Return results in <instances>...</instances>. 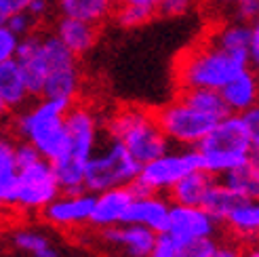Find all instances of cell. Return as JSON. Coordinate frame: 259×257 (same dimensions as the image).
I'll list each match as a JSON object with an SVG mask.
<instances>
[{
	"label": "cell",
	"mask_w": 259,
	"mask_h": 257,
	"mask_svg": "<svg viewBox=\"0 0 259 257\" xmlns=\"http://www.w3.org/2000/svg\"><path fill=\"white\" fill-rule=\"evenodd\" d=\"M200 169L213 177H224L251 158V141L240 114H228L217 120L196 146Z\"/></svg>",
	"instance_id": "cell-3"
},
{
	"label": "cell",
	"mask_w": 259,
	"mask_h": 257,
	"mask_svg": "<svg viewBox=\"0 0 259 257\" xmlns=\"http://www.w3.org/2000/svg\"><path fill=\"white\" fill-rule=\"evenodd\" d=\"M198 169H200V158L196 148H181V150L169 148L160 156L141 164L137 179L128 188H131L133 196L150 194V192L169 194V190L181 177Z\"/></svg>",
	"instance_id": "cell-6"
},
{
	"label": "cell",
	"mask_w": 259,
	"mask_h": 257,
	"mask_svg": "<svg viewBox=\"0 0 259 257\" xmlns=\"http://www.w3.org/2000/svg\"><path fill=\"white\" fill-rule=\"evenodd\" d=\"M42 156L38 154V150L30 144V141H19L15 144V162H17V169H25V166L34 164L36 160H40Z\"/></svg>",
	"instance_id": "cell-37"
},
{
	"label": "cell",
	"mask_w": 259,
	"mask_h": 257,
	"mask_svg": "<svg viewBox=\"0 0 259 257\" xmlns=\"http://www.w3.org/2000/svg\"><path fill=\"white\" fill-rule=\"evenodd\" d=\"M122 3H131V5H137V7L152 9V11H156V15H158V5H160V0H122Z\"/></svg>",
	"instance_id": "cell-43"
},
{
	"label": "cell",
	"mask_w": 259,
	"mask_h": 257,
	"mask_svg": "<svg viewBox=\"0 0 259 257\" xmlns=\"http://www.w3.org/2000/svg\"><path fill=\"white\" fill-rule=\"evenodd\" d=\"M141 164L116 139H110L91 154L84 166V190L97 194L103 190L131 186L139 175Z\"/></svg>",
	"instance_id": "cell-5"
},
{
	"label": "cell",
	"mask_w": 259,
	"mask_h": 257,
	"mask_svg": "<svg viewBox=\"0 0 259 257\" xmlns=\"http://www.w3.org/2000/svg\"><path fill=\"white\" fill-rule=\"evenodd\" d=\"M70 106V101L42 97L36 106L28 108L15 118V131L19 137L30 141L49 162L61 158L68 152L66 112Z\"/></svg>",
	"instance_id": "cell-2"
},
{
	"label": "cell",
	"mask_w": 259,
	"mask_h": 257,
	"mask_svg": "<svg viewBox=\"0 0 259 257\" xmlns=\"http://www.w3.org/2000/svg\"><path fill=\"white\" fill-rule=\"evenodd\" d=\"M177 97H181L192 108L209 114V116H213L217 120H222L224 116L230 114L224 99H222V93L213 91V89H179Z\"/></svg>",
	"instance_id": "cell-26"
},
{
	"label": "cell",
	"mask_w": 259,
	"mask_h": 257,
	"mask_svg": "<svg viewBox=\"0 0 259 257\" xmlns=\"http://www.w3.org/2000/svg\"><path fill=\"white\" fill-rule=\"evenodd\" d=\"M169 211H171V200L162 194H156V192L133 196V202L124 217V224H139L150 228L152 232L160 234L166 230Z\"/></svg>",
	"instance_id": "cell-14"
},
{
	"label": "cell",
	"mask_w": 259,
	"mask_h": 257,
	"mask_svg": "<svg viewBox=\"0 0 259 257\" xmlns=\"http://www.w3.org/2000/svg\"><path fill=\"white\" fill-rule=\"evenodd\" d=\"M101 238L108 245L122 249L128 257H148L156 240V232L139 224H118L101 228Z\"/></svg>",
	"instance_id": "cell-15"
},
{
	"label": "cell",
	"mask_w": 259,
	"mask_h": 257,
	"mask_svg": "<svg viewBox=\"0 0 259 257\" xmlns=\"http://www.w3.org/2000/svg\"><path fill=\"white\" fill-rule=\"evenodd\" d=\"M51 164H53V171H55L61 192H68V194L84 192V166H87V162L70 158V156H61Z\"/></svg>",
	"instance_id": "cell-27"
},
{
	"label": "cell",
	"mask_w": 259,
	"mask_h": 257,
	"mask_svg": "<svg viewBox=\"0 0 259 257\" xmlns=\"http://www.w3.org/2000/svg\"><path fill=\"white\" fill-rule=\"evenodd\" d=\"M36 23L38 21L30 15L28 11H19V13H13V15H9V19H7L5 25L15 36L23 38V36H28V34H32L36 30Z\"/></svg>",
	"instance_id": "cell-32"
},
{
	"label": "cell",
	"mask_w": 259,
	"mask_h": 257,
	"mask_svg": "<svg viewBox=\"0 0 259 257\" xmlns=\"http://www.w3.org/2000/svg\"><path fill=\"white\" fill-rule=\"evenodd\" d=\"M219 224L206 213L202 207H184V204H171L169 222L164 232L173 236L179 245L198 238H213L217 234Z\"/></svg>",
	"instance_id": "cell-11"
},
{
	"label": "cell",
	"mask_w": 259,
	"mask_h": 257,
	"mask_svg": "<svg viewBox=\"0 0 259 257\" xmlns=\"http://www.w3.org/2000/svg\"><path fill=\"white\" fill-rule=\"evenodd\" d=\"M30 5V0H0V9L7 15H13V13H19V11H25V7Z\"/></svg>",
	"instance_id": "cell-42"
},
{
	"label": "cell",
	"mask_w": 259,
	"mask_h": 257,
	"mask_svg": "<svg viewBox=\"0 0 259 257\" xmlns=\"http://www.w3.org/2000/svg\"><path fill=\"white\" fill-rule=\"evenodd\" d=\"M215 245H217L215 238H198V240L184 242L179 249V257H206Z\"/></svg>",
	"instance_id": "cell-35"
},
{
	"label": "cell",
	"mask_w": 259,
	"mask_h": 257,
	"mask_svg": "<svg viewBox=\"0 0 259 257\" xmlns=\"http://www.w3.org/2000/svg\"><path fill=\"white\" fill-rule=\"evenodd\" d=\"M80 87H82V76L78 68V59H72V61L59 63V66H53L49 70L40 97L63 99V101L74 104L80 93Z\"/></svg>",
	"instance_id": "cell-17"
},
{
	"label": "cell",
	"mask_w": 259,
	"mask_h": 257,
	"mask_svg": "<svg viewBox=\"0 0 259 257\" xmlns=\"http://www.w3.org/2000/svg\"><path fill=\"white\" fill-rule=\"evenodd\" d=\"M55 7L61 17L82 19L89 23H103L112 17L114 0H55Z\"/></svg>",
	"instance_id": "cell-24"
},
{
	"label": "cell",
	"mask_w": 259,
	"mask_h": 257,
	"mask_svg": "<svg viewBox=\"0 0 259 257\" xmlns=\"http://www.w3.org/2000/svg\"><path fill=\"white\" fill-rule=\"evenodd\" d=\"M112 15H114V21L118 28L135 30V28H141V25L150 23L156 17V11L146 9V7H137L131 3H118L116 9L112 11Z\"/></svg>",
	"instance_id": "cell-30"
},
{
	"label": "cell",
	"mask_w": 259,
	"mask_h": 257,
	"mask_svg": "<svg viewBox=\"0 0 259 257\" xmlns=\"http://www.w3.org/2000/svg\"><path fill=\"white\" fill-rule=\"evenodd\" d=\"M7 114H9V110H7V106L3 104V101H0V120H3V118L7 116Z\"/></svg>",
	"instance_id": "cell-45"
},
{
	"label": "cell",
	"mask_w": 259,
	"mask_h": 257,
	"mask_svg": "<svg viewBox=\"0 0 259 257\" xmlns=\"http://www.w3.org/2000/svg\"><path fill=\"white\" fill-rule=\"evenodd\" d=\"M93 202H95V194H91L87 190L76 192V194L59 192L40 213L45 217V222L55 228H61V230L80 228L89 224Z\"/></svg>",
	"instance_id": "cell-10"
},
{
	"label": "cell",
	"mask_w": 259,
	"mask_h": 257,
	"mask_svg": "<svg viewBox=\"0 0 259 257\" xmlns=\"http://www.w3.org/2000/svg\"><path fill=\"white\" fill-rule=\"evenodd\" d=\"M244 249L240 245H234V242H224V245H215L213 251L206 257H242Z\"/></svg>",
	"instance_id": "cell-41"
},
{
	"label": "cell",
	"mask_w": 259,
	"mask_h": 257,
	"mask_svg": "<svg viewBox=\"0 0 259 257\" xmlns=\"http://www.w3.org/2000/svg\"><path fill=\"white\" fill-rule=\"evenodd\" d=\"M53 0H30V5L25 7V11L30 13V15L36 19V21H45L51 11H53Z\"/></svg>",
	"instance_id": "cell-39"
},
{
	"label": "cell",
	"mask_w": 259,
	"mask_h": 257,
	"mask_svg": "<svg viewBox=\"0 0 259 257\" xmlns=\"http://www.w3.org/2000/svg\"><path fill=\"white\" fill-rule=\"evenodd\" d=\"M242 257H259V242L257 245H249L247 249H244Z\"/></svg>",
	"instance_id": "cell-44"
},
{
	"label": "cell",
	"mask_w": 259,
	"mask_h": 257,
	"mask_svg": "<svg viewBox=\"0 0 259 257\" xmlns=\"http://www.w3.org/2000/svg\"><path fill=\"white\" fill-rule=\"evenodd\" d=\"M17 162H15V144L13 139L0 135V202L15 207L17 194Z\"/></svg>",
	"instance_id": "cell-25"
},
{
	"label": "cell",
	"mask_w": 259,
	"mask_h": 257,
	"mask_svg": "<svg viewBox=\"0 0 259 257\" xmlns=\"http://www.w3.org/2000/svg\"><path fill=\"white\" fill-rule=\"evenodd\" d=\"M99 116L89 106L72 104L66 112L68 152L63 156L87 162L99 144Z\"/></svg>",
	"instance_id": "cell-9"
},
{
	"label": "cell",
	"mask_w": 259,
	"mask_h": 257,
	"mask_svg": "<svg viewBox=\"0 0 259 257\" xmlns=\"http://www.w3.org/2000/svg\"><path fill=\"white\" fill-rule=\"evenodd\" d=\"M209 5L222 13H230L236 21L251 23L259 17V0H209Z\"/></svg>",
	"instance_id": "cell-31"
},
{
	"label": "cell",
	"mask_w": 259,
	"mask_h": 257,
	"mask_svg": "<svg viewBox=\"0 0 259 257\" xmlns=\"http://www.w3.org/2000/svg\"><path fill=\"white\" fill-rule=\"evenodd\" d=\"M15 59L23 72V78H25V84H28L30 95L40 97L47 74H49V61H47L45 47H42V34L32 32L28 36L19 38Z\"/></svg>",
	"instance_id": "cell-12"
},
{
	"label": "cell",
	"mask_w": 259,
	"mask_h": 257,
	"mask_svg": "<svg viewBox=\"0 0 259 257\" xmlns=\"http://www.w3.org/2000/svg\"><path fill=\"white\" fill-rule=\"evenodd\" d=\"M131 202H133V192L128 186L97 192L89 224L99 230L124 224V217H126L128 207H131Z\"/></svg>",
	"instance_id": "cell-13"
},
{
	"label": "cell",
	"mask_w": 259,
	"mask_h": 257,
	"mask_svg": "<svg viewBox=\"0 0 259 257\" xmlns=\"http://www.w3.org/2000/svg\"><path fill=\"white\" fill-rule=\"evenodd\" d=\"M118 3H122V0H114V5H118Z\"/></svg>",
	"instance_id": "cell-47"
},
{
	"label": "cell",
	"mask_w": 259,
	"mask_h": 257,
	"mask_svg": "<svg viewBox=\"0 0 259 257\" xmlns=\"http://www.w3.org/2000/svg\"><path fill=\"white\" fill-rule=\"evenodd\" d=\"M251 68L249 55L230 53L209 38L190 47L175 63V80L179 89H213L219 91L242 70Z\"/></svg>",
	"instance_id": "cell-1"
},
{
	"label": "cell",
	"mask_w": 259,
	"mask_h": 257,
	"mask_svg": "<svg viewBox=\"0 0 259 257\" xmlns=\"http://www.w3.org/2000/svg\"><path fill=\"white\" fill-rule=\"evenodd\" d=\"M0 207H3V202H0Z\"/></svg>",
	"instance_id": "cell-48"
},
{
	"label": "cell",
	"mask_w": 259,
	"mask_h": 257,
	"mask_svg": "<svg viewBox=\"0 0 259 257\" xmlns=\"http://www.w3.org/2000/svg\"><path fill=\"white\" fill-rule=\"evenodd\" d=\"M192 7H194V0H160L158 15L181 17V15H186V13H190Z\"/></svg>",
	"instance_id": "cell-38"
},
{
	"label": "cell",
	"mask_w": 259,
	"mask_h": 257,
	"mask_svg": "<svg viewBox=\"0 0 259 257\" xmlns=\"http://www.w3.org/2000/svg\"><path fill=\"white\" fill-rule=\"evenodd\" d=\"M251 45H249V63L251 68L259 70V17H255L251 23Z\"/></svg>",
	"instance_id": "cell-40"
},
{
	"label": "cell",
	"mask_w": 259,
	"mask_h": 257,
	"mask_svg": "<svg viewBox=\"0 0 259 257\" xmlns=\"http://www.w3.org/2000/svg\"><path fill=\"white\" fill-rule=\"evenodd\" d=\"M59 40L63 42L74 57H82L93 49L99 40V25L89 23L82 19H72V17H59L55 23L53 32Z\"/></svg>",
	"instance_id": "cell-18"
},
{
	"label": "cell",
	"mask_w": 259,
	"mask_h": 257,
	"mask_svg": "<svg viewBox=\"0 0 259 257\" xmlns=\"http://www.w3.org/2000/svg\"><path fill=\"white\" fill-rule=\"evenodd\" d=\"M17 45H19V36L13 34L7 25H0V63L15 59Z\"/></svg>",
	"instance_id": "cell-36"
},
{
	"label": "cell",
	"mask_w": 259,
	"mask_h": 257,
	"mask_svg": "<svg viewBox=\"0 0 259 257\" xmlns=\"http://www.w3.org/2000/svg\"><path fill=\"white\" fill-rule=\"evenodd\" d=\"M106 131L110 139L120 141L139 164L160 156L171 148L169 139L164 137L154 118V110L139 106L116 110L106 120Z\"/></svg>",
	"instance_id": "cell-4"
},
{
	"label": "cell",
	"mask_w": 259,
	"mask_h": 257,
	"mask_svg": "<svg viewBox=\"0 0 259 257\" xmlns=\"http://www.w3.org/2000/svg\"><path fill=\"white\" fill-rule=\"evenodd\" d=\"M7 23V15L3 13V9H0V25H5Z\"/></svg>",
	"instance_id": "cell-46"
},
{
	"label": "cell",
	"mask_w": 259,
	"mask_h": 257,
	"mask_svg": "<svg viewBox=\"0 0 259 257\" xmlns=\"http://www.w3.org/2000/svg\"><path fill=\"white\" fill-rule=\"evenodd\" d=\"M211 42L222 47L230 53L238 55H249V45H251V25L244 21H219L215 28L209 32Z\"/></svg>",
	"instance_id": "cell-23"
},
{
	"label": "cell",
	"mask_w": 259,
	"mask_h": 257,
	"mask_svg": "<svg viewBox=\"0 0 259 257\" xmlns=\"http://www.w3.org/2000/svg\"><path fill=\"white\" fill-rule=\"evenodd\" d=\"M215 177L202 169L184 175L179 182L169 190L171 204H184V207H202V200L209 192Z\"/></svg>",
	"instance_id": "cell-20"
},
{
	"label": "cell",
	"mask_w": 259,
	"mask_h": 257,
	"mask_svg": "<svg viewBox=\"0 0 259 257\" xmlns=\"http://www.w3.org/2000/svg\"><path fill=\"white\" fill-rule=\"evenodd\" d=\"M234 236L242 245H257L259 242V200H238L234 209L224 222Z\"/></svg>",
	"instance_id": "cell-19"
},
{
	"label": "cell",
	"mask_w": 259,
	"mask_h": 257,
	"mask_svg": "<svg viewBox=\"0 0 259 257\" xmlns=\"http://www.w3.org/2000/svg\"><path fill=\"white\" fill-rule=\"evenodd\" d=\"M222 182L234 192L238 200H259V154L251 152V158L226 173Z\"/></svg>",
	"instance_id": "cell-22"
},
{
	"label": "cell",
	"mask_w": 259,
	"mask_h": 257,
	"mask_svg": "<svg viewBox=\"0 0 259 257\" xmlns=\"http://www.w3.org/2000/svg\"><path fill=\"white\" fill-rule=\"evenodd\" d=\"M236 202H238V198L234 196V192H232L224 182H217L215 179L209 188V192H206L204 200H202V209L209 213L217 224H224Z\"/></svg>",
	"instance_id": "cell-28"
},
{
	"label": "cell",
	"mask_w": 259,
	"mask_h": 257,
	"mask_svg": "<svg viewBox=\"0 0 259 257\" xmlns=\"http://www.w3.org/2000/svg\"><path fill=\"white\" fill-rule=\"evenodd\" d=\"M32 95L25 84L23 72L19 68L17 59H9L0 63V101L7 106V110H17Z\"/></svg>",
	"instance_id": "cell-21"
},
{
	"label": "cell",
	"mask_w": 259,
	"mask_h": 257,
	"mask_svg": "<svg viewBox=\"0 0 259 257\" xmlns=\"http://www.w3.org/2000/svg\"><path fill=\"white\" fill-rule=\"evenodd\" d=\"M230 114H244L259 104V72L253 68L242 70L226 87L219 89Z\"/></svg>",
	"instance_id": "cell-16"
},
{
	"label": "cell",
	"mask_w": 259,
	"mask_h": 257,
	"mask_svg": "<svg viewBox=\"0 0 259 257\" xmlns=\"http://www.w3.org/2000/svg\"><path fill=\"white\" fill-rule=\"evenodd\" d=\"M13 242L17 249L30 253L32 257H59V251L53 247V242L36 230H19L13 234Z\"/></svg>",
	"instance_id": "cell-29"
},
{
	"label": "cell",
	"mask_w": 259,
	"mask_h": 257,
	"mask_svg": "<svg viewBox=\"0 0 259 257\" xmlns=\"http://www.w3.org/2000/svg\"><path fill=\"white\" fill-rule=\"evenodd\" d=\"M179 249L181 245L173 236H169L166 232H160L156 234V240H154V247L148 257H179Z\"/></svg>",
	"instance_id": "cell-33"
},
{
	"label": "cell",
	"mask_w": 259,
	"mask_h": 257,
	"mask_svg": "<svg viewBox=\"0 0 259 257\" xmlns=\"http://www.w3.org/2000/svg\"><path fill=\"white\" fill-rule=\"evenodd\" d=\"M154 118L164 137L169 139V144H175L179 148H196L200 139L217 122V118L192 108L181 97H175L162 108L154 110Z\"/></svg>",
	"instance_id": "cell-7"
},
{
	"label": "cell",
	"mask_w": 259,
	"mask_h": 257,
	"mask_svg": "<svg viewBox=\"0 0 259 257\" xmlns=\"http://www.w3.org/2000/svg\"><path fill=\"white\" fill-rule=\"evenodd\" d=\"M59 192L61 188L57 184L53 164L40 158L25 169H19L15 207L23 211H42Z\"/></svg>",
	"instance_id": "cell-8"
},
{
	"label": "cell",
	"mask_w": 259,
	"mask_h": 257,
	"mask_svg": "<svg viewBox=\"0 0 259 257\" xmlns=\"http://www.w3.org/2000/svg\"><path fill=\"white\" fill-rule=\"evenodd\" d=\"M240 118L244 122V128H247V135L251 141V150L255 154H259V104L253 106L251 110H247L244 114H240Z\"/></svg>",
	"instance_id": "cell-34"
}]
</instances>
